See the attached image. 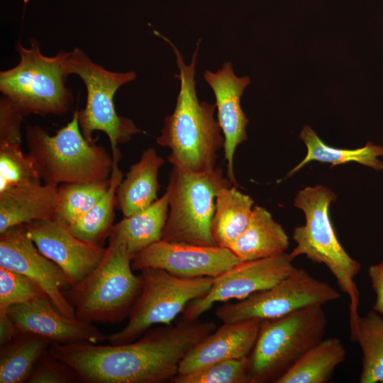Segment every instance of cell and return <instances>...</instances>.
Here are the masks:
<instances>
[{"label":"cell","mask_w":383,"mask_h":383,"mask_svg":"<svg viewBox=\"0 0 383 383\" xmlns=\"http://www.w3.org/2000/svg\"><path fill=\"white\" fill-rule=\"evenodd\" d=\"M241 261L228 248L160 240L134 255L131 267L160 269L182 277L215 278Z\"/></svg>","instance_id":"obj_14"},{"label":"cell","mask_w":383,"mask_h":383,"mask_svg":"<svg viewBox=\"0 0 383 383\" xmlns=\"http://www.w3.org/2000/svg\"><path fill=\"white\" fill-rule=\"evenodd\" d=\"M289 253L262 259L241 261L213 279L212 286L203 297L186 307L182 318L196 320L217 302L242 300L268 289L296 270Z\"/></svg>","instance_id":"obj_12"},{"label":"cell","mask_w":383,"mask_h":383,"mask_svg":"<svg viewBox=\"0 0 383 383\" xmlns=\"http://www.w3.org/2000/svg\"><path fill=\"white\" fill-rule=\"evenodd\" d=\"M307 152L304 158L294 167L287 177L292 175L312 161L330 163L331 167L355 162L379 171L383 162L378 157H383V147L367 143L356 149L336 148L326 145L309 126H305L299 134Z\"/></svg>","instance_id":"obj_25"},{"label":"cell","mask_w":383,"mask_h":383,"mask_svg":"<svg viewBox=\"0 0 383 383\" xmlns=\"http://www.w3.org/2000/svg\"><path fill=\"white\" fill-rule=\"evenodd\" d=\"M6 311L20 333L40 335L52 345L107 340L94 323L60 313L48 297L12 306Z\"/></svg>","instance_id":"obj_16"},{"label":"cell","mask_w":383,"mask_h":383,"mask_svg":"<svg viewBox=\"0 0 383 383\" xmlns=\"http://www.w3.org/2000/svg\"><path fill=\"white\" fill-rule=\"evenodd\" d=\"M262 321L223 323L194 345L182 360L177 374L189 373L216 362L248 357L257 341Z\"/></svg>","instance_id":"obj_18"},{"label":"cell","mask_w":383,"mask_h":383,"mask_svg":"<svg viewBox=\"0 0 383 383\" xmlns=\"http://www.w3.org/2000/svg\"><path fill=\"white\" fill-rule=\"evenodd\" d=\"M28 154L44 184L106 182L109 180L113 157L102 146L88 141L78 121L72 120L51 135L43 128L28 126L26 133Z\"/></svg>","instance_id":"obj_4"},{"label":"cell","mask_w":383,"mask_h":383,"mask_svg":"<svg viewBox=\"0 0 383 383\" xmlns=\"http://www.w3.org/2000/svg\"><path fill=\"white\" fill-rule=\"evenodd\" d=\"M253 205V199L234 185L218 191L211 224L215 245L228 249L246 228Z\"/></svg>","instance_id":"obj_23"},{"label":"cell","mask_w":383,"mask_h":383,"mask_svg":"<svg viewBox=\"0 0 383 383\" xmlns=\"http://www.w3.org/2000/svg\"><path fill=\"white\" fill-rule=\"evenodd\" d=\"M112 172L106 192L88 211L67 226L70 232L79 239L101 245L113 225L116 190L123 179L118 167L121 153L112 155Z\"/></svg>","instance_id":"obj_26"},{"label":"cell","mask_w":383,"mask_h":383,"mask_svg":"<svg viewBox=\"0 0 383 383\" xmlns=\"http://www.w3.org/2000/svg\"><path fill=\"white\" fill-rule=\"evenodd\" d=\"M57 187L38 182L1 191L0 234L18 225L55 218Z\"/></svg>","instance_id":"obj_19"},{"label":"cell","mask_w":383,"mask_h":383,"mask_svg":"<svg viewBox=\"0 0 383 383\" xmlns=\"http://www.w3.org/2000/svg\"><path fill=\"white\" fill-rule=\"evenodd\" d=\"M368 275L376 294L373 310L383 316V261L370 266L368 269Z\"/></svg>","instance_id":"obj_35"},{"label":"cell","mask_w":383,"mask_h":383,"mask_svg":"<svg viewBox=\"0 0 383 383\" xmlns=\"http://www.w3.org/2000/svg\"><path fill=\"white\" fill-rule=\"evenodd\" d=\"M69 74H77L87 89L84 109L78 111V121L84 138L94 143L92 134L100 131L108 136L112 155L120 153L118 145L129 141L133 135L144 133L132 120L117 114L113 101L117 90L136 77L133 71L113 72L93 62L83 50L75 48L67 52Z\"/></svg>","instance_id":"obj_10"},{"label":"cell","mask_w":383,"mask_h":383,"mask_svg":"<svg viewBox=\"0 0 383 383\" xmlns=\"http://www.w3.org/2000/svg\"><path fill=\"white\" fill-rule=\"evenodd\" d=\"M204 77L215 95L218 122L224 137L227 175L230 182L235 186L234 154L237 147L247 140L246 127L249 123L241 108L240 98L250 79L248 76H236L231 62L224 63L222 68L216 72L206 71Z\"/></svg>","instance_id":"obj_17"},{"label":"cell","mask_w":383,"mask_h":383,"mask_svg":"<svg viewBox=\"0 0 383 383\" xmlns=\"http://www.w3.org/2000/svg\"><path fill=\"white\" fill-rule=\"evenodd\" d=\"M154 33L172 48L179 70L174 74L180 89L173 113L165 119L158 145L168 148V161L180 169L192 172L214 170L217 152L224 146V137L214 118L216 104L199 101L196 90L195 65L199 42L189 65H187L175 45L157 31Z\"/></svg>","instance_id":"obj_2"},{"label":"cell","mask_w":383,"mask_h":383,"mask_svg":"<svg viewBox=\"0 0 383 383\" xmlns=\"http://www.w3.org/2000/svg\"><path fill=\"white\" fill-rule=\"evenodd\" d=\"M48 297L33 280L18 272L0 267V311L17 304Z\"/></svg>","instance_id":"obj_32"},{"label":"cell","mask_w":383,"mask_h":383,"mask_svg":"<svg viewBox=\"0 0 383 383\" xmlns=\"http://www.w3.org/2000/svg\"><path fill=\"white\" fill-rule=\"evenodd\" d=\"M289 245V237L282 226L266 209L256 205L246 228L228 249L240 260L247 261L282 254Z\"/></svg>","instance_id":"obj_21"},{"label":"cell","mask_w":383,"mask_h":383,"mask_svg":"<svg viewBox=\"0 0 383 383\" xmlns=\"http://www.w3.org/2000/svg\"><path fill=\"white\" fill-rule=\"evenodd\" d=\"M106 182L65 183L57 187L55 219L68 226L88 211L106 192Z\"/></svg>","instance_id":"obj_29"},{"label":"cell","mask_w":383,"mask_h":383,"mask_svg":"<svg viewBox=\"0 0 383 383\" xmlns=\"http://www.w3.org/2000/svg\"><path fill=\"white\" fill-rule=\"evenodd\" d=\"M216 328L212 321L182 318L131 343L53 345L50 352L73 369L79 382H171L186 355Z\"/></svg>","instance_id":"obj_1"},{"label":"cell","mask_w":383,"mask_h":383,"mask_svg":"<svg viewBox=\"0 0 383 383\" xmlns=\"http://www.w3.org/2000/svg\"><path fill=\"white\" fill-rule=\"evenodd\" d=\"M169 212L167 194L148 208L113 224L108 239L122 242L132 258L151 244L161 240Z\"/></svg>","instance_id":"obj_22"},{"label":"cell","mask_w":383,"mask_h":383,"mask_svg":"<svg viewBox=\"0 0 383 383\" xmlns=\"http://www.w3.org/2000/svg\"><path fill=\"white\" fill-rule=\"evenodd\" d=\"M164 162L155 150L149 148L131 166L116 190V206L123 216L140 211L157 199L158 174Z\"/></svg>","instance_id":"obj_20"},{"label":"cell","mask_w":383,"mask_h":383,"mask_svg":"<svg viewBox=\"0 0 383 383\" xmlns=\"http://www.w3.org/2000/svg\"><path fill=\"white\" fill-rule=\"evenodd\" d=\"M352 341L362 353L360 383H383V318L374 310L360 316Z\"/></svg>","instance_id":"obj_28"},{"label":"cell","mask_w":383,"mask_h":383,"mask_svg":"<svg viewBox=\"0 0 383 383\" xmlns=\"http://www.w3.org/2000/svg\"><path fill=\"white\" fill-rule=\"evenodd\" d=\"M171 382L250 383L248 357L225 360L189 373L177 374Z\"/></svg>","instance_id":"obj_31"},{"label":"cell","mask_w":383,"mask_h":383,"mask_svg":"<svg viewBox=\"0 0 383 383\" xmlns=\"http://www.w3.org/2000/svg\"><path fill=\"white\" fill-rule=\"evenodd\" d=\"M231 184L219 167L192 172L173 166L166 190L169 212L161 240L216 246L211 233L216 197Z\"/></svg>","instance_id":"obj_8"},{"label":"cell","mask_w":383,"mask_h":383,"mask_svg":"<svg viewBox=\"0 0 383 383\" xmlns=\"http://www.w3.org/2000/svg\"><path fill=\"white\" fill-rule=\"evenodd\" d=\"M40 180L33 158L21 145H0V192Z\"/></svg>","instance_id":"obj_30"},{"label":"cell","mask_w":383,"mask_h":383,"mask_svg":"<svg viewBox=\"0 0 383 383\" xmlns=\"http://www.w3.org/2000/svg\"><path fill=\"white\" fill-rule=\"evenodd\" d=\"M25 114L6 96L0 100V145L22 143L21 125Z\"/></svg>","instance_id":"obj_34"},{"label":"cell","mask_w":383,"mask_h":383,"mask_svg":"<svg viewBox=\"0 0 383 383\" xmlns=\"http://www.w3.org/2000/svg\"><path fill=\"white\" fill-rule=\"evenodd\" d=\"M76 382L79 381L73 369L49 350L36 363L27 383Z\"/></svg>","instance_id":"obj_33"},{"label":"cell","mask_w":383,"mask_h":383,"mask_svg":"<svg viewBox=\"0 0 383 383\" xmlns=\"http://www.w3.org/2000/svg\"><path fill=\"white\" fill-rule=\"evenodd\" d=\"M20 333L7 311H0V345L9 343Z\"/></svg>","instance_id":"obj_36"},{"label":"cell","mask_w":383,"mask_h":383,"mask_svg":"<svg viewBox=\"0 0 383 383\" xmlns=\"http://www.w3.org/2000/svg\"><path fill=\"white\" fill-rule=\"evenodd\" d=\"M346 354L339 338L322 339L303 354L276 383H326L345 361Z\"/></svg>","instance_id":"obj_24"},{"label":"cell","mask_w":383,"mask_h":383,"mask_svg":"<svg viewBox=\"0 0 383 383\" xmlns=\"http://www.w3.org/2000/svg\"><path fill=\"white\" fill-rule=\"evenodd\" d=\"M51 345L43 337L30 333H21L0 345V383L28 382L36 363Z\"/></svg>","instance_id":"obj_27"},{"label":"cell","mask_w":383,"mask_h":383,"mask_svg":"<svg viewBox=\"0 0 383 383\" xmlns=\"http://www.w3.org/2000/svg\"><path fill=\"white\" fill-rule=\"evenodd\" d=\"M335 199V194L322 185L306 187L298 192L294 205L303 211L305 223L294 228L292 238L296 245L289 254L293 260L304 255L313 262L323 264L335 278L350 299L351 338L360 317V293L355 278L361 265L342 246L331 223L329 208Z\"/></svg>","instance_id":"obj_3"},{"label":"cell","mask_w":383,"mask_h":383,"mask_svg":"<svg viewBox=\"0 0 383 383\" xmlns=\"http://www.w3.org/2000/svg\"><path fill=\"white\" fill-rule=\"evenodd\" d=\"M0 267L33 280L60 313L76 318L74 308L63 294L65 288L70 287L67 277L57 264L38 250L28 235L24 224L0 234Z\"/></svg>","instance_id":"obj_13"},{"label":"cell","mask_w":383,"mask_h":383,"mask_svg":"<svg viewBox=\"0 0 383 383\" xmlns=\"http://www.w3.org/2000/svg\"><path fill=\"white\" fill-rule=\"evenodd\" d=\"M131 260L124 243L109 240L96 267L63 290L77 318L92 323H116L128 316L142 286L140 274H133Z\"/></svg>","instance_id":"obj_5"},{"label":"cell","mask_w":383,"mask_h":383,"mask_svg":"<svg viewBox=\"0 0 383 383\" xmlns=\"http://www.w3.org/2000/svg\"><path fill=\"white\" fill-rule=\"evenodd\" d=\"M140 272L142 286L129 313L128 321L122 329L107 335L110 344L131 343L155 325L170 324L189 303L209 292L213 279L177 277L150 267Z\"/></svg>","instance_id":"obj_9"},{"label":"cell","mask_w":383,"mask_h":383,"mask_svg":"<svg viewBox=\"0 0 383 383\" xmlns=\"http://www.w3.org/2000/svg\"><path fill=\"white\" fill-rule=\"evenodd\" d=\"M339 298L340 293L329 284L297 268L268 289L218 307L216 316L223 323L252 319L272 321L307 306H323Z\"/></svg>","instance_id":"obj_11"},{"label":"cell","mask_w":383,"mask_h":383,"mask_svg":"<svg viewBox=\"0 0 383 383\" xmlns=\"http://www.w3.org/2000/svg\"><path fill=\"white\" fill-rule=\"evenodd\" d=\"M25 228L38 250L63 270L70 286L92 271L106 251L101 245L75 237L55 218L33 221Z\"/></svg>","instance_id":"obj_15"},{"label":"cell","mask_w":383,"mask_h":383,"mask_svg":"<svg viewBox=\"0 0 383 383\" xmlns=\"http://www.w3.org/2000/svg\"><path fill=\"white\" fill-rule=\"evenodd\" d=\"M20 60L13 67L0 72V91L26 115H62L70 108L73 96L66 86L69 74L67 52L53 57L42 54L38 43L29 48L16 44Z\"/></svg>","instance_id":"obj_6"},{"label":"cell","mask_w":383,"mask_h":383,"mask_svg":"<svg viewBox=\"0 0 383 383\" xmlns=\"http://www.w3.org/2000/svg\"><path fill=\"white\" fill-rule=\"evenodd\" d=\"M326 325L321 305L262 321L257 341L248 356L250 383H276L303 354L323 339Z\"/></svg>","instance_id":"obj_7"}]
</instances>
